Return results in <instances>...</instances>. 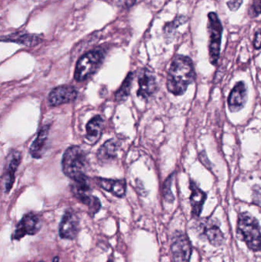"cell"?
I'll use <instances>...</instances> for the list:
<instances>
[{
  "label": "cell",
  "mask_w": 261,
  "mask_h": 262,
  "mask_svg": "<svg viewBox=\"0 0 261 262\" xmlns=\"http://www.w3.org/2000/svg\"><path fill=\"white\" fill-rule=\"evenodd\" d=\"M195 78L196 73L191 58L185 55H176L169 70L167 89L174 95H183Z\"/></svg>",
  "instance_id": "cell-1"
},
{
  "label": "cell",
  "mask_w": 261,
  "mask_h": 262,
  "mask_svg": "<svg viewBox=\"0 0 261 262\" xmlns=\"http://www.w3.org/2000/svg\"><path fill=\"white\" fill-rule=\"evenodd\" d=\"M87 164L85 152L80 146H70L63 156V172L75 183L88 180L85 173Z\"/></svg>",
  "instance_id": "cell-2"
},
{
  "label": "cell",
  "mask_w": 261,
  "mask_h": 262,
  "mask_svg": "<svg viewBox=\"0 0 261 262\" xmlns=\"http://www.w3.org/2000/svg\"><path fill=\"white\" fill-rule=\"evenodd\" d=\"M237 235L253 252L260 250V226L258 220L249 212L239 214Z\"/></svg>",
  "instance_id": "cell-3"
},
{
  "label": "cell",
  "mask_w": 261,
  "mask_h": 262,
  "mask_svg": "<svg viewBox=\"0 0 261 262\" xmlns=\"http://www.w3.org/2000/svg\"><path fill=\"white\" fill-rule=\"evenodd\" d=\"M104 58L102 51L98 49L84 54L77 63L75 79L78 81H84L90 78L102 64Z\"/></svg>",
  "instance_id": "cell-4"
},
{
  "label": "cell",
  "mask_w": 261,
  "mask_h": 262,
  "mask_svg": "<svg viewBox=\"0 0 261 262\" xmlns=\"http://www.w3.org/2000/svg\"><path fill=\"white\" fill-rule=\"evenodd\" d=\"M208 33H209V60L211 64L216 66L220 55L221 43H222V23L216 12L208 14Z\"/></svg>",
  "instance_id": "cell-5"
},
{
  "label": "cell",
  "mask_w": 261,
  "mask_h": 262,
  "mask_svg": "<svg viewBox=\"0 0 261 262\" xmlns=\"http://www.w3.org/2000/svg\"><path fill=\"white\" fill-rule=\"evenodd\" d=\"M174 262H190L193 246L188 235L181 231H176L172 238L170 246Z\"/></svg>",
  "instance_id": "cell-6"
},
{
  "label": "cell",
  "mask_w": 261,
  "mask_h": 262,
  "mask_svg": "<svg viewBox=\"0 0 261 262\" xmlns=\"http://www.w3.org/2000/svg\"><path fill=\"white\" fill-rule=\"evenodd\" d=\"M202 234L211 246H221L225 242V235L220 229V223L216 219H203L199 223Z\"/></svg>",
  "instance_id": "cell-7"
},
{
  "label": "cell",
  "mask_w": 261,
  "mask_h": 262,
  "mask_svg": "<svg viewBox=\"0 0 261 262\" xmlns=\"http://www.w3.org/2000/svg\"><path fill=\"white\" fill-rule=\"evenodd\" d=\"M137 96L143 100H148L157 90L156 76L150 69L144 68L139 71L138 75Z\"/></svg>",
  "instance_id": "cell-8"
},
{
  "label": "cell",
  "mask_w": 261,
  "mask_h": 262,
  "mask_svg": "<svg viewBox=\"0 0 261 262\" xmlns=\"http://www.w3.org/2000/svg\"><path fill=\"white\" fill-rule=\"evenodd\" d=\"M41 228V221L39 216L34 213L27 214L17 225L13 238L19 240L27 235H35L39 232Z\"/></svg>",
  "instance_id": "cell-9"
},
{
  "label": "cell",
  "mask_w": 261,
  "mask_h": 262,
  "mask_svg": "<svg viewBox=\"0 0 261 262\" xmlns=\"http://www.w3.org/2000/svg\"><path fill=\"white\" fill-rule=\"evenodd\" d=\"M79 220L76 214L72 210H67L59 224L60 237L63 239H75L79 232Z\"/></svg>",
  "instance_id": "cell-10"
},
{
  "label": "cell",
  "mask_w": 261,
  "mask_h": 262,
  "mask_svg": "<svg viewBox=\"0 0 261 262\" xmlns=\"http://www.w3.org/2000/svg\"><path fill=\"white\" fill-rule=\"evenodd\" d=\"M77 97L78 92L73 86L61 85L55 88L49 94V103L52 107H58L75 101Z\"/></svg>",
  "instance_id": "cell-11"
},
{
  "label": "cell",
  "mask_w": 261,
  "mask_h": 262,
  "mask_svg": "<svg viewBox=\"0 0 261 262\" xmlns=\"http://www.w3.org/2000/svg\"><path fill=\"white\" fill-rule=\"evenodd\" d=\"M248 99V89L244 81H239L234 85L228 97V104L231 112H239L243 108Z\"/></svg>",
  "instance_id": "cell-12"
},
{
  "label": "cell",
  "mask_w": 261,
  "mask_h": 262,
  "mask_svg": "<svg viewBox=\"0 0 261 262\" xmlns=\"http://www.w3.org/2000/svg\"><path fill=\"white\" fill-rule=\"evenodd\" d=\"M21 152L14 150L9 155L4 172L5 192H9L15 181V172L21 162Z\"/></svg>",
  "instance_id": "cell-13"
},
{
  "label": "cell",
  "mask_w": 261,
  "mask_h": 262,
  "mask_svg": "<svg viewBox=\"0 0 261 262\" xmlns=\"http://www.w3.org/2000/svg\"><path fill=\"white\" fill-rule=\"evenodd\" d=\"M190 189L192 193L190 203L192 206V215L194 218H199L202 213L204 204L207 198V194L202 190L193 180L190 182Z\"/></svg>",
  "instance_id": "cell-14"
},
{
  "label": "cell",
  "mask_w": 261,
  "mask_h": 262,
  "mask_svg": "<svg viewBox=\"0 0 261 262\" xmlns=\"http://www.w3.org/2000/svg\"><path fill=\"white\" fill-rule=\"evenodd\" d=\"M95 181L100 187L118 198H122L125 195L127 191V183L125 180L96 178Z\"/></svg>",
  "instance_id": "cell-15"
},
{
  "label": "cell",
  "mask_w": 261,
  "mask_h": 262,
  "mask_svg": "<svg viewBox=\"0 0 261 262\" xmlns=\"http://www.w3.org/2000/svg\"><path fill=\"white\" fill-rule=\"evenodd\" d=\"M120 144L116 140L111 139L105 142L98 149L97 157L101 163H108L116 158Z\"/></svg>",
  "instance_id": "cell-16"
},
{
  "label": "cell",
  "mask_w": 261,
  "mask_h": 262,
  "mask_svg": "<svg viewBox=\"0 0 261 262\" xmlns=\"http://www.w3.org/2000/svg\"><path fill=\"white\" fill-rule=\"evenodd\" d=\"M104 120L101 116L98 115L92 118L86 126V140L89 144H95L100 140L102 134Z\"/></svg>",
  "instance_id": "cell-17"
},
{
  "label": "cell",
  "mask_w": 261,
  "mask_h": 262,
  "mask_svg": "<svg viewBox=\"0 0 261 262\" xmlns=\"http://www.w3.org/2000/svg\"><path fill=\"white\" fill-rule=\"evenodd\" d=\"M49 133V126H44L38 132L36 138L30 146L31 155L34 158H41L44 151V146L47 143L48 136Z\"/></svg>",
  "instance_id": "cell-18"
},
{
  "label": "cell",
  "mask_w": 261,
  "mask_h": 262,
  "mask_svg": "<svg viewBox=\"0 0 261 262\" xmlns=\"http://www.w3.org/2000/svg\"><path fill=\"white\" fill-rule=\"evenodd\" d=\"M0 40L4 41L19 43V44L24 45V46H29V47L36 46L41 41V38L38 35L28 33L12 34V35L4 37Z\"/></svg>",
  "instance_id": "cell-19"
},
{
  "label": "cell",
  "mask_w": 261,
  "mask_h": 262,
  "mask_svg": "<svg viewBox=\"0 0 261 262\" xmlns=\"http://www.w3.org/2000/svg\"><path fill=\"white\" fill-rule=\"evenodd\" d=\"M133 80V73L130 72L126 77L123 82L122 85L120 88L119 90L116 92L115 98L117 101H124L130 96V91H131L132 83Z\"/></svg>",
  "instance_id": "cell-20"
},
{
  "label": "cell",
  "mask_w": 261,
  "mask_h": 262,
  "mask_svg": "<svg viewBox=\"0 0 261 262\" xmlns=\"http://www.w3.org/2000/svg\"><path fill=\"white\" fill-rule=\"evenodd\" d=\"M171 177L167 180L165 183H164L163 195L165 200H167L168 203H173L174 201V196L173 194L172 193L171 191Z\"/></svg>",
  "instance_id": "cell-21"
},
{
  "label": "cell",
  "mask_w": 261,
  "mask_h": 262,
  "mask_svg": "<svg viewBox=\"0 0 261 262\" xmlns=\"http://www.w3.org/2000/svg\"><path fill=\"white\" fill-rule=\"evenodd\" d=\"M260 13V0H254L252 6L250 9V15L251 17H257Z\"/></svg>",
  "instance_id": "cell-22"
},
{
  "label": "cell",
  "mask_w": 261,
  "mask_h": 262,
  "mask_svg": "<svg viewBox=\"0 0 261 262\" xmlns=\"http://www.w3.org/2000/svg\"><path fill=\"white\" fill-rule=\"evenodd\" d=\"M242 3H243V0H229L227 3V5H228V9L230 10L235 12L241 7Z\"/></svg>",
  "instance_id": "cell-23"
},
{
  "label": "cell",
  "mask_w": 261,
  "mask_h": 262,
  "mask_svg": "<svg viewBox=\"0 0 261 262\" xmlns=\"http://www.w3.org/2000/svg\"><path fill=\"white\" fill-rule=\"evenodd\" d=\"M253 202L257 206H260V186H254L253 189Z\"/></svg>",
  "instance_id": "cell-24"
},
{
  "label": "cell",
  "mask_w": 261,
  "mask_h": 262,
  "mask_svg": "<svg viewBox=\"0 0 261 262\" xmlns=\"http://www.w3.org/2000/svg\"><path fill=\"white\" fill-rule=\"evenodd\" d=\"M254 46L256 49H257V50H258V49H260V29H259V30L257 31V32H256V34H255V36H254Z\"/></svg>",
  "instance_id": "cell-25"
},
{
  "label": "cell",
  "mask_w": 261,
  "mask_h": 262,
  "mask_svg": "<svg viewBox=\"0 0 261 262\" xmlns=\"http://www.w3.org/2000/svg\"><path fill=\"white\" fill-rule=\"evenodd\" d=\"M59 261V258L58 256H55V258H53V262H58Z\"/></svg>",
  "instance_id": "cell-26"
},
{
  "label": "cell",
  "mask_w": 261,
  "mask_h": 262,
  "mask_svg": "<svg viewBox=\"0 0 261 262\" xmlns=\"http://www.w3.org/2000/svg\"><path fill=\"white\" fill-rule=\"evenodd\" d=\"M107 262H113V260L110 259V260H109V261H107Z\"/></svg>",
  "instance_id": "cell-27"
},
{
  "label": "cell",
  "mask_w": 261,
  "mask_h": 262,
  "mask_svg": "<svg viewBox=\"0 0 261 262\" xmlns=\"http://www.w3.org/2000/svg\"><path fill=\"white\" fill-rule=\"evenodd\" d=\"M39 262H44V261H39Z\"/></svg>",
  "instance_id": "cell-28"
}]
</instances>
